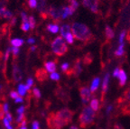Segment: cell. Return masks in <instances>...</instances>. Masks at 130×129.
Instances as JSON below:
<instances>
[{"label": "cell", "instance_id": "41", "mask_svg": "<svg viewBox=\"0 0 130 129\" xmlns=\"http://www.w3.org/2000/svg\"><path fill=\"white\" fill-rule=\"evenodd\" d=\"M92 61V58H91V56H90V54H89V57H87L86 58V56H85V59H84V62L86 63V64H89V63L91 62Z\"/></svg>", "mask_w": 130, "mask_h": 129}, {"label": "cell", "instance_id": "2", "mask_svg": "<svg viewBox=\"0 0 130 129\" xmlns=\"http://www.w3.org/2000/svg\"><path fill=\"white\" fill-rule=\"evenodd\" d=\"M94 118H95V114H94L93 109L90 107H84L79 117L80 127L81 128H88V127L91 126L94 123Z\"/></svg>", "mask_w": 130, "mask_h": 129}, {"label": "cell", "instance_id": "8", "mask_svg": "<svg viewBox=\"0 0 130 129\" xmlns=\"http://www.w3.org/2000/svg\"><path fill=\"white\" fill-rule=\"evenodd\" d=\"M79 94H80L82 103L83 104H87L89 101V99H90V95H91L90 94V90L86 87H81L79 89Z\"/></svg>", "mask_w": 130, "mask_h": 129}, {"label": "cell", "instance_id": "37", "mask_svg": "<svg viewBox=\"0 0 130 129\" xmlns=\"http://www.w3.org/2000/svg\"><path fill=\"white\" fill-rule=\"evenodd\" d=\"M21 17H22V20L24 23H28L29 22V18L27 17V15L25 14H24V12L21 13Z\"/></svg>", "mask_w": 130, "mask_h": 129}, {"label": "cell", "instance_id": "12", "mask_svg": "<svg viewBox=\"0 0 130 129\" xmlns=\"http://www.w3.org/2000/svg\"><path fill=\"white\" fill-rule=\"evenodd\" d=\"M108 82H109V74H106L105 78L103 79V83H102V97H104L106 92L108 91Z\"/></svg>", "mask_w": 130, "mask_h": 129}, {"label": "cell", "instance_id": "21", "mask_svg": "<svg viewBox=\"0 0 130 129\" xmlns=\"http://www.w3.org/2000/svg\"><path fill=\"white\" fill-rule=\"evenodd\" d=\"M47 29L48 31H50L53 34H56L59 31V27H58V24H48L47 25Z\"/></svg>", "mask_w": 130, "mask_h": 129}, {"label": "cell", "instance_id": "7", "mask_svg": "<svg viewBox=\"0 0 130 129\" xmlns=\"http://www.w3.org/2000/svg\"><path fill=\"white\" fill-rule=\"evenodd\" d=\"M49 16L53 19L55 24L61 23V19H62L61 15V11L55 8L54 6H50V8H49Z\"/></svg>", "mask_w": 130, "mask_h": 129}, {"label": "cell", "instance_id": "53", "mask_svg": "<svg viewBox=\"0 0 130 129\" xmlns=\"http://www.w3.org/2000/svg\"><path fill=\"white\" fill-rule=\"evenodd\" d=\"M126 40H127L128 42H130V32H128V34H127V36H126Z\"/></svg>", "mask_w": 130, "mask_h": 129}, {"label": "cell", "instance_id": "20", "mask_svg": "<svg viewBox=\"0 0 130 129\" xmlns=\"http://www.w3.org/2000/svg\"><path fill=\"white\" fill-rule=\"evenodd\" d=\"M90 107L93 109L94 111H97L100 107V102L97 99H93L90 101Z\"/></svg>", "mask_w": 130, "mask_h": 129}, {"label": "cell", "instance_id": "43", "mask_svg": "<svg viewBox=\"0 0 130 129\" xmlns=\"http://www.w3.org/2000/svg\"><path fill=\"white\" fill-rule=\"evenodd\" d=\"M119 71H120V69H119V68H116L115 70H114L113 76H114V77H118V74H119Z\"/></svg>", "mask_w": 130, "mask_h": 129}, {"label": "cell", "instance_id": "29", "mask_svg": "<svg viewBox=\"0 0 130 129\" xmlns=\"http://www.w3.org/2000/svg\"><path fill=\"white\" fill-rule=\"evenodd\" d=\"M12 53H13V56H14V59L17 58V55L19 54V49H18V47H14V46L13 47Z\"/></svg>", "mask_w": 130, "mask_h": 129}, {"label": "cell", "instance_id": "9", "mask_svg": "<svg viewBox=\"0 0 130 129\" xmlns=\"http://www.w3.org/2000/svg\"><path fill=\"white\" fill-rule=\"evenodd\" d=\"M35 78L39 82H43V81L48 79V72H47L46 70L43 68L38 69L35 72Z\"/></svg>", "mask_w": 130, "mask_h": 129}, {"label": "cell", "instance_id": "35", "mask_svg": "<svg viewBox=\"0 0 130 129\" xmlns=\"http://www.w3.org/2000/svg\"><path fill=\"white\" fill-rule=\"evenodd\" d=\"M10 97L12 98V99H17V98L20 97V95H19L18 92H15V91H11L10 92Z\"/></svg>", "mask_w": 130, "mask_h": 129}, {"label": "cell", "instance_id": "4", "mask_svg": "<svg viewBox=\"0 0 130 129\" xmlns=\"http://www.w3.org/2000/svg\"><path fill=\"white\" fill-rule=\"evenodd\" d=\"M46 122L47 125L50 129H62L65 126L54 112L50 113V115L48 116L46 119Z\"/></svg>", "mask_w": 130, "mask_h": 129}, {"label": "cell", "instance_id": "26", "mask_svg": "<svg viewBox=\"0 0 130 129\" xmlns=\"http://www.w3.org/2000/svg\"><path fill=\"white\" fill-rule=\"evenodd\" d=\"M29 24L31 29H35V19L34 16H29Z\"/></svg>", "mask_w": 130, "mask_h": 129}, {"label": "cell", "instance_id": "56", "mask_svg": "<svg viewBox=\"0 0 130 129\" xmlns=\"http://www.w3.org/2000/svg\"><path fill=\"white\" fill-rule=\"evenodd\" d=\"M68 1H69V2H70V1H71V0H68Z\"/></svg>", "mask_w": 130, "mask_h": 129}, {"label": "cell", "instance_id": "50", "mask_svg": "<svg viewBox=\"0 0 130 129\" xmlns=\"http://www.w3.org/2000/svg\"><path fill=\"white\" fill-rule=\"evenodd\" d=\"M35 40L34 38L28 39V43H35Z\"/></svg>", "mask_w": 130, "mask_h": 129}, {"label": "cell", "instance_id": "13", "mask_svg": "<svg viewBox=\"0 0 130 129\" xmlns=\"http://www.w3.org/2000/svg\"><path fill=\"white\" fill-rule=\"evenodd\" d=\"M37 10L40 13L45 12L48 11L49 9H47L46 7V0H37Z\"/></svg>", "mask_w": 130, "mask_h": 129}, {"label": "cell", "instance_id": "54", "mask_svg": "<svg viewBox=\"0 0 130 129\" xmlns=\"http://www.w3.org/2000/svg\"><path fill=\"white\" fill-rule=\"evenodd\" d=\"M70 129H79V128H78L77 126H75V125H73V126H71Z\"/></svg>", "mask_w": 130, "mask_h": 129}, {"label": "cell", "instance_id": "48", "mask_svg": "<svg viewBox=\"0 0 130 129\" xmlns=\"http://www.w3.org/2000/svg\"><path fill=\"white\" fill-rule=\"evenodd\" d=\"M21 102H23V99L21 97L15 99V103H21Z\"/></svg>", "mask_w": 130, "mask_h": 129}, {"label": "cell", "instance_id": "31", "mask_svg": "<svg viewBox=\"0 0 130 129\" xmlns=\"http://www.w3.org/2000/svg\"><path fill=\"white\" fill-rule=\"evenodd\" d=\"M32 93H34V96H35L36 99H40L41 98V92L40 90H39L38 89H34V90H32Z\"/></svg>", "mask_w": 130, "mask_h": 129}, {"label": "cell", "instance_id": "42", "mask_svg": "<svg viewBox=\"0 0 130 129\" xmlns=\"http://www.w3.org/2000/svg\"><path fill=\"white\" fill-rule=\"evenodd\" d=\"M32 129H40V125L38 121H35L32 123Z\"/></svg>", "mask_w": 130, "mask_h": 129}, {"label": "cell", "instance_id": "25", "mask_svg": "<svg viewBox=\"0 0 130 129\" xmlns=\"http://www.w3.org/2000/svg\"><path fill=\"white\" fill-rule=\"evenodd\" d=\"M122 99L125 101H127V102H130V88L124 92V95H123V99Z\"/></svg>", "mask_w": 130, "mask_h": 129}, {"label": "cell", "instance_id": "39", "mask_svg": "<svg viewBox=\"0 0 130 129\" xmlns=\"http://www.w3.org/2000/svg\"><path fill=\"white\" fill-rule=\"evenodd\" d=\"M4 125H6V127L7 129H13V126L12 125H10V122L8 121L6 118H4Z\"/></svg>", "mask_w": 130, "mask_h": 129}, {"label": "cell", "instance_id": "32", "mask_svg": "<svg viewBox=\"0 0 130 129\" xmlns=\"http://www.w3.org/2000/svg\"><path fill=\"white\" fill-rule=\"evenodd\" d=\"M51 79L53 80H59L60 79V75L56 72H53V73H51Z\"/></svg>", "mask_w": 130, "mask_h": 129}, {"label": "cell", "instance_id": "27", "mask_svg": "<svg viewBox=\"0 0 130 129\" xmlns=\"http://www.w3.org/2000/svg\"><path fill=\"white\" fill-rule=\"evenodd\" d=\"M66 41H67L68 43H70V44H72L73 42H74V36H73V34H71V33H70L67 36H66Z\"/></svg>", "mask_w": 130, "mask_h": 129}, {"label": "cell", "instance_id": "45", "mask_svg": "<svg viewBox=\"0 0 130 129\" xmlns=\"http://www.w3.org/2000/svg\"><path fill=\"white\" fill-rule=\"evenodd\" d=\"M24 107H19L17 110H16V113L20 115V114H24Z\"/></svg>", "mask_w": 130, "mask_h": 129}, {"label": "cell", "instance_id": "18", "mask_svg": "<svg viewBox=\"0 0 130 129\" xmlns=\"http://www.w3.org/2000/svg\"><path fill=\"white\" fill-rule=\"evenodd\" d=\"M60 11H61V18L62 19L67 18L68 16L70 15L69 6H62V7L60 9Z\"/></svg>", "mask_w": 130, "mask_h": 129}, {"label": "cell", "instance_id": "46", "mask_svg": "<svg viewBox=\"0 0 130 129\" xmlns=\"http://www.w3.org/2000/svg\"><path fill=\"white\" fill-rule=\"evenodd\" d=\"M114 129H124V128H123V126H122L121 125H119V124H115Z\"/></svg>", "mask_w": 130, "mask_h": 129}, {"label": "cell", "instance_id": "14", "mask_svg": "<svg viewBox=\"0 0 130 129\" xmlns=\"http://www.w3.org/2000/svg\"><path fill=\"white\" fill-rule=\"evenodd\" d=\"M44 66L46 68L48 72H55L56 71V61H47L44 63Z\"/></svg>", "mask_w": 130, "mask_h": 129}, {"label": "cell", "instance_id": "36", "mask_svg": "<svg viewBox=\"0 0 130 129\" xmlns=\"http://www.w3.org/2000/svg\"><path fill=\"white\" fill-rule=\"evenodd\" d=\"M12 16H13L12 13H11L9 10H6V13H5V14H4V18L5 19H9V18H11Z\"/></svg>", "mask_w": 130, "mask_h": 129}, {"label": "cell", "instance_id": "33", "mask_svg": "<svg viewBox=\"0 0 130 129\" xmlns=\"http://www.w3.org/2000/svg\"><path fill=\"white\" fill-rule=\"evenodd\" d=\"M126 35V31H122V33L119 35V44L120 43H124V38Z\"/></svg>", "mask_w": 130, "mask_h": 129}, {"label": "cell", "instance_id": "38", "mask_svg": "<svg viewBox=\"0 0 130 129\" xmlns=\"http://www.w3.org/2000/svg\"><path fill=\"white\" fill-rule=\"evenodd\" d=\"M32 85H34V79H31V78H29L28 79H27V84H26V88L27 89H29L31 87H32Z\"/></svg>", "mask_w": 130, "mask_h": 129}, {"label": "cell", "instance_id": "28", "mask_svg": "<svg viewBox=\"0 0 130 129\" xmlns=\"http://www.w3.org/2000/svg\"><path fill=\"white\" fill-rule=\"evenodd\" d=\"M29 28H30L29 23H23V24H21V29H22L24 32H27Z\"/></svg>", "mask_w": 130, "mask_h": 129}, {"label": "cell", "instance_id": "40", "mask_svg": "<svg viewBox=\"0 0 130 129\" xmlns=\"http://www.w3.org/2000/svg\"><path fill=\"white\" fill-rule=\"evenodd\" d=\"M61 70H62L63 72H66V71L69 70V63H67V62L63 63V64L61 65Z\"/></svg>", "mask_w": 130, "mask_h": 129}, {"label": "cell", "instance_id": "30", "mask_svg": "<svg viewBox=\"0 0 130 129\" xmlns=\"http://www.w3.org/2000/svg\"><path fill=\"white\" fill-rule=\"evenodd\" d=\"M28 5L31 8H35L37 6V0H28Z\"/></svg>", "mask_w": 130, "mask_h": 129}, {"label": "cell", "instance_id": "15", "mask_svg": "<svg viewBox=\"0 0 130 129\" xmlns=\"http://www.w3.org/2000/svg\"><path fill=\"white\" fill-rule=\"evenodd\" d=\"M118 78V79H119V86L120 87H123V86L126 84V79H127V78H126V74L124 70H120Z\"/></svg>", "mask_w": 130, "mask_h": 129}, {"label": "cell", "instance_id": "19", "mask_svg": "<svg viewBox=\"0 0 130 129\" xmlns=\"http://www.w3.org/2000/svg\"><path fill=\"white\" fill-rule=\"evenodd\" d=\"M105 34H106V37L108 39H112L115 35L114 34V31L110 28L109 26H106V29H105Z\"/></svg>", "mask_w": 130, "mask_h": 129}, {"label": "cell", "instance_id": "47", "mask_svg": "<svg viewBox=\"0 0 130 129\" xmlns=\"http://www.w3.org/2000/svg\"><path fill=\"white\" fill-rule=\"evenodd\" d=\"M8 107H9V106H8L7 103H5L4 104V111L6 112V114L8 112Z\"/></svg>", "mask_w": 130, "mask_h": 129}, {"label": "cell", "instance_id": "23", "mask_svg": "<svg viewBox=\"0 0 130 129\" xmlns=\"http://www.w3.org/2000/svg\"><path fill=\"white\" fill-rule=\"evenodd\" d=\"M123 53H124V43H120L118 50H117L116 53H115V55H116V56H122Z\"/></svg>", "mask_w": 130, "mask_h": 129}, {"label": "cell", "instance_id": "16", "mask_svg": "<svg viewBox=\"0 0 130 129\" xmlns=\"http://www.w3.org/2000/svg\"><path fill=\"white\" fill-rule=\"evenodd\" d=\"M70 31H71V27H70V25H68V24H64V25H62L61 28V35L62 37H64V38H66V36L70 34Z\"/></svg>", "mask_w": 130, "mask_h": 129}, {"label": "cell", "instance_id": "11", "mask_svg": "<svg viewBox=\"0 0 130 129\" xmlns=\"http://www.w3.org/2000/svg\"><path fill=\"white\" fill-rule=\"evenodd\" d=\"M13 77H14V82H18L22 79V72H21L20 68L18 67V65L14 63L13 65Z\"/></svg>", "mask_w": 130, "mask_h": 129}, {"label": "cell", "instance_id": "6", "mask_svg": "<svg viewBox=\"0 0 130 129\" xmlns=\"http://www.w3.org/2000/svg\"><path fill=\"white\" fill-rule=\"evenodd\" d=\"M99 3L100 0H83L82 4L84 7L89 9L92 13L97 14L99 12Z\"/></svg>", "mask_w": 130, "mask_h": 129}, {"label": "cell", "instance_id": "34", "mask_svg": "<svg viewBox=\"0 0 130 129\" xmlns=\"http://www.w3.org/2000/svg\"><path fill=\"white\" fill-rule=\"evenodd\" d=\"M24 119H26V117H24V114H20V115L18 116V117L16 118V122H17V123H18V124H20L22 121H24Z\"/></svg>", "mask_w": 130, "mask_h": 129}, {"label": "cell", "instance_id": "10", "mask_svg": "<svg viewBox=\"0 0 130 129\" xmlns=\"http://www.w3.org/2000/svg\"><path fill=\"white\" fill-rule=\"evenodd\" d=\"M82 69H81V65H80V60L79 59H77L75 60L74 63H73V66L71 68V71H72V75L75 77H78L79 74H80Z\"/></svg>", "mask_w": 130, "mask_h": 129}, {"label": "cell", "instance_id": "52", "mask_svg": "<svg viewBox=\"0 0 130 129\" xmlns=\"http://www.w3.org/2000/svg\"><path fill=\"white\" fill-rule=\"evenodd\" d=\"M111 109H112V106H109L108 107V109H107V113H109L110 111H111Z\"/></svg>", "mask_w": 130, "mask_h": 129}, {"label": "cell", "instance_id": "55", "mask_svg": "<svg viewBox=\"0 0 130 129\" xmlns=\"http://www.w3.org/2000/svg\"><path fill=\"white\" fill-rule=\"evenodd\" d=\"M21 129H26V127H25V126H23V127H22V128H21Z\"/></svg>", "mask_w": 130, "mask_h": 129}, {"label": "cell", "instance_id": "24", "mask_svg": "<svg viewBox=\"0 0 130 129\" xmlns=\"http://www.w3.org/2000/svg\"><path fill=\"white\" fill-rule=\"evenodd\" d=\"M12 44L14 45V47H20L23 45V43H24V41L22 40V39H14V40H12Z\"/></svg>", "mask_w": 130, "mask_h": 129}, {"label": "cell", "instance_id": "3", "mask_svg": "<svg viewBox=\"0 0 130 129\" xmlns=\"http://www.w3.org/2000/svg\"><path fill=\"white\" fill-rule=\"evenodd\" d=\"M52 49H53V53L60 57L66 54L68 52V46L64 42L62 37L61 36H58L57 38H55L54 41L52 42Z\"/></svg>", "mask_w": 130, "mask_h": 129}, {"label": "cell", "instance_id": "44", "mask_svg": "<svg viewBox=\"0 0 130 129\" xmlns=\"http://www.w3.org/2000/svg\"><path fill=\"white\" fill-rule=\"evenodd\" d=\"M6 118L7 119V120H8V121H9V122H12V121H13V117H12V115H11V114L9 113V112H7V113H6Z\"/></svg>", "mask_w": 130, "mask_h": 129}, {"label": "cell", "instance_id": "17", "mask_svg": "<svg viewBox=\"0 0 130 129\" xmlns=\"http://www.w3.org/2000/svg\"><path fill=\"white\" fill-rule=\"evenodd\" d=\"M100 78H95V79L92 80V83H91V88H90V90L91 92H96L99 88V85H100Z\"/></svg>", "mask_w": 130, "mask_h": 129}, {"label": "cell", "instance_id": "1", "mask_svg": "<svg viewBox=\"0 0 130 129\" xmlns=\"http://www.w3.org/2000/svg\"><path fill=\"white\" fill-rule=\"evenodd\" d=\"M72 34L74 38L81 42H89L93 40V34H91L89 28L83 24L73 23L71 26Z\"/></svg>", "mask_w": 130, "mask_h": 129}, {"label": "cell", "instance_id": "49", "mask_svg": "<svg viewBox=\"0 0 130 129\" xmlns=\"http://www.w3.org/2000/svg\"><path fill=\"white\" fill-rule=\"evenodd\" d=\"M15 22H16V18L14 17V19H12V21H11V26L14 25V24H15Z\"/></svg>", "mask_w": 130, "mask_h": 129}, {"label": "cell", "instance_id": "51", "mask_svg": "<svg viewBox=\"0 0 130 129\" xmlns=\"http://www.w3.org/2000/svg\"><path fill=\"white\" fill-rule=\"evenodd\" d=\"M35 49H36V47H35V46H32L30 49H29V51H30V52H34V51H35Z\"/></svg>", "mask_w": 130, "mask_h": 129}, {"label": "cell", "instance_id": "5", "mask_svg": "<svg viewBox=\"0 0 130 129\" xmlns=\"http://www.w3.org/2000/svg\"><path fill=\"white\" fill-rule=\"evenodd\" d=\"M57 117H59V119L63 123L64 125H69L71 122L73 118V116H74V112L71 111V109L69 108H63L61 109V110L57 111L56 112Z\"/></svg>", "mask_w": 130, "mask_h": 129}, {"label": "cell", "instance_id": "22", "mask_svg": "<svg viewBox=\"0 0 130 129\" xmlns=\"http://www.w3.org/2000/svg\"><path fill=\"white\" fill-rule=\"evenodd\" d=\"M26 90H27L26 86H24V85H23V84H20L18 86V93H19V95H20V96H24V95H25Z\"/></svg>", "mask_w": 130, "mask_h": 129}]
</instances>
